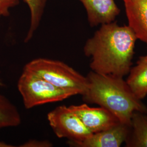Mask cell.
I'll return each instance as SVG.
<instances>
[{"label": "cell", "instance_id": "9c48e42d", "mask_svg": "<svg viewBox=\"0 0 147 147\" xmlns=\"http://www.w3.org/2000/svg\"><path fill=\"white\" fill-rule=\"evenodd\" d=\"M129 26L137 39L147 44V0H123Z\"/></svg>", "mask_w": 147, "mask_h": 147}, {"label": "cell", "instance_id": "2e32d148", "mask_svg": "<svg viewBox=\"0 0 147 147\" xmlns=\"http://www.w3.org/2000/svg\"><path fill=\"white\" fill-rule=\"evenodd\" d=\"M14 147V146H12L11 144H8L5 142L0 141V147Z\"/></svg>", "mask_w": 147, "mask_h": 147}, {"label": "cell", "instance_id": "4fadbf2b", "mask_svg": "<svg viewBox=\"0 0 147 147\" xmlns=\"http://www.w3.org/2000/svg\"><path fill=\"white\" fill-rule=\"evenodd\" d=\"M29 7L31 13L30 26L24 42H28L38 28L42 18L47 0H22Z\"/></svg>", "mask_w": 147, "mask_h": 147}, {"label": "cell", "instance_id": "277c9868", "mask_svg": "<svg viewBox=\"0 0 147 147\" xmlns=\"http://www.w3.org/2000/svg\"><path fill=\"white\" fill-rule=\"evenodd\" d=\"M18 88L27 109L61 101L78 95L73 90L58 88L36 74L24 69L18 80Z\"/></svg>", "mask_w": 147, "mask_h": 147}, {"label": "cell", "instance_id": "ba28073f", "mask_svg": "<svg viewBox=\"0 0 147 147\" xmlns=\"http://www.w3.org/2000/svg\"><path fill=\"white\" fill-rule=\"evenodd\" d=\"M84 7L91 27L113 22L120 10L115 0H80Z\"/></svg>", "mask_w": 147, "mask_h": 147}, {"label": "cell", "instance_id": "7a4b0ae2", "mask_svg": "<svg viewBox=\"0 0 147 147\" xmlns=\"http://www.w3.org/2000/svg\"><path fill=\"white\" fill-rule=\"evenodd\" d=\"M88 87L82 95L84 101L99 105L116 116L120 122L130 124L132 114L147 113L146 105L137 98L123 77L90 71L87 75Z\"/></svg>", "mask_w": 147, "mask_h": 147}, {"label": "cell", "instance_id": "9a60e30c", "mask_svg": "<svg viewBox=\"0 0 147 147\" xmlns=\"http://www.w3.org/2000/svg\"><path fill=\"white\" fill-rule=\"evenodd\" d=\"M53 144L48 140H30L19 146L20 147H51Z\"/></svg>", "mask_w": 147, "mask_h": 147}, {"label": "cell", "instance_id": "52a82bcc", "mask_svg": "<svg viewBox=\"0 0 147 147\" xmlns=\"http://www.w3.org/2000/svg\"><path fill=\"white\" fill-rule=\"evenodd\" d=\"M130 125L120 123L104 131L93 134L91 136L79 142L68 141L70 147H119L125 142Z\"/></svg>", "mask_w": 147, "mask_h": 147}, {"label": "cell", "instance_id": "30bf717a", "mask_svg": "<svg viewBox=\"0 0 147 147\" xmlns=\"http://www.w3.org/2000/svg\"><path fill=\"white\" fill-rule=\"evenodd\" d=\"M126 83L132 92L140 100L147 95V55L140 57L136 65L131 67Z\"/></svg>", "mask_w": 147, "mask_h": 147}, {"label": "cell", "instance_id": "8992f818", "mask_svg": "<svg viewBox=\"0 0 147 147\" xmlns=\"http://www.w3.org/2000/svg\"><path fill=\"white\" fill-rule=\"evenodd\" d=\"M69 107L92 134L104 131L121 123L116 116L100 106L91 107L84 104Z\"/></svg>", "mask_w": 147, "mask_h": 147}, {"label": "cell", "instance_id": "5bb4252c", "mask_svg": "<svg viewBox=\"0 0 147 147\" xmlns=\"http://www.w3.org/2000/svg\"><path fill=\"white\" fill-rule=\"evenodd\" d=\"M18 3L19 0H0V16H9L10 9Z\"/></svg>", "mask_w": 147, "mask_h": 147}, {"label": "cell", "instance_id": "7c38bea8", "mask_svg": "<svg viewBox=\"0 0 147 147\" xmlns=\"http://www.w3.org/2000/svg\"><path fill=\"white\" fill-rule=\"evenodd\" d=\"M21 123V115L17 107L0 93V129L19 126Z\"/></svg>", "mask_w": 147, "mask_h": 147}, {"label": "cell", "instance_id": "5b68a950", "mask_svg": "<svg viewBox=\"0 0 147 147\" xmlns=\"http://www.w3.org/2000/svg\"><path fill=\"white\" fill-rule=\"evenodd\" d=\"M47 120L58 138H65L69 141L81 142L92 135L78 116L69 107L61 105L50 111Z\"/></svg>", "mask_w": 147, "mask_h": 147}, {"label": "cell", "instance_id": "6da1fadb", "mask_svg": "<svg viewBox=\"0 0 147 147\" xmlns=\"http://www.w3.org/2000/svg\"><path fill=\"white\" fill-rule=\"evenodd\" d=\"M137 39L129 26H121L113 22L102 24L84 47L85 56L91 58L92 71L123 78L128 75Z\"/></svg>", "mask_w": 147, "mask_h": 147}, {"label": "cell", "instance_id": "3957f363", "mask_svg": "<svg viewBox=\"0 0 147 147\" xmlns=\"http://www.w3.org/2000/svg\"><path fill=\"white\" fill-rule=\"evenodd\" d=\"M24 69L36 74L58 88L82 95L88 87L86 76L62 62L47 58H37L27 63Z\"/></svg>", "mask_w": 147, "mask_h": 147}, {"label": "cell", "instance_id": "8fae6325", "mask_svg": "<svg viewBox=\"0 0 147 147\" xmlns=\"http://www.w3.org/2000/svg\"><path fill=\"white\" fill-rule=\"evenodd\" d=\"M125 143L127 147H147V113L134 112Z\"/></svg>", "mask_w": 147, "mask_h": 147}]
</instances>
